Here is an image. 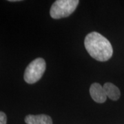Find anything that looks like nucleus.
I'll return each instance as SVG.
<instances>
[{"label":"nucleus","instance_id":"nucleus-6","mask_svg":"<svg viewBox=\"0 0 124 124\" xmlns=\"http://www.w3.org/2000/svg\"><path fill=\"white\" fill-rule=\"evenodd\" d=\"M103 87L106 94L107 97H108L112 101H116L119 99L121 93L119 88L116 87L115 85L108 82L103 85Z\"/></svg>","mask_w":124,"mask_h":124},{"label":"nucleus","instance_id":"nucleus-5","mask_svg":"<svg viewBox=\"0 0 124 124\" xmlns=\"http://www.w3.org/2000/svg\"><path fill=\"white\" fill-rule=\"evenodd\" d=\"M25 122L27 124H53L52 119L46 115H28L25 118Z\"/></svg>","mask_w":124,"mask_h":124},{"label":"nucleus","instance_id":"nucleus-4","mask_svg":"<svg viewBox=\"0 0 124 124\" xmlns=\"http://www.w3.org/2000/svg\"><path fill=\"white\" fill-rule=\"evenodd\" d=\"M90 94L92 99L97 103H103L106 101L107 96L103 87L98 83H94L91 85L90 88Z\"/></svg>","mask_w":124,"mask_h":124},{"label":"nucleus","instance_id":"nucleus-3","mask_svg":"<svg viewBox=\"0 0 124 124\" xmlns=\"http://www.w3.org/2000/svg\"><path fill=\"white\" fill-rule=\"evenodd\" d=\"M46 62L43 58H37L29 63L24 72L23 78L25 81L32 84L41 79L46 70Z\"/></svg>","mask_w":124,"mask_h":124},{"label":"nucleus","instance_id":"nucleus-1","mask_svg":"<svg viewBox=\"0 0 124 124\" xmlns=\"http://www.w3.org/2000/svg\"><path fill=\"white\" fill-rule=\"evenodd\" d=\"M85 48L89 54L99 62L109 60L113 54L110 42L97 32H92L85 37Z\"/></svg>","mask_w":124,"mask_h":124},{"label":"nucleus","instance_id":"nucleus-7","mask_svg":"<svg viewBox=\"0 0 124 124\" xmlns=\"http://www.w3.org/2000/svg\"><path fill=\"white\" fill-rule=\"evenodd\" d=\"M7 119L4 112H0V124H6Z\"/></svg>","mask_w":124,"mask_h":124},{"label":"nucleus","instance_id":"nucleus-2","mask_svg":"<svg viewBox=\"0 0 124 124\" xmlns=\"http://www.w3.org/2000/svg\"><path fill=\"white\" fill-rule=\"evenodd\" d=\"M79 3V1L78 0L55 1L50 8V16L55 19L67 17L75 10Z\"/></svg>","mask_w":124,"mask_h":124}]
</instances>
